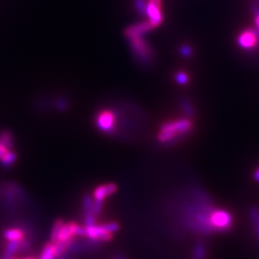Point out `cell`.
Wrapping results in <instances>:
<instances>
[{"label": "cell", "instance_id": "cell-1", "mask_svg": "<svg viewBox=\"0 0 259 259\" xmlns=\"http://www.w3.org/2000/svg\"><path fill=\"white\" fill-rule=\"evenodd\" d=\"M193 130L190 118H180L163 123L157 134V141L164 145L176 144L180 139L187 137Z\"/></svg>", "mask_w": 259, "mask_h": 259}, {"label": "cell", "instance_id": "cell-2", "mask_svg": "<svg viewBox=\"0 0 259 259\" xmlns=\"http://www.w3.org/2000/svg\"><path fill=\"white\" fill-rule=\"evenodd\" d=\"M130 42L133 56L141 66H150L155 60V51L152 46L143 39V36H132L127 38Z\"/></svg>", "mask_w": 259, "mask_h": 259}, {"label": "cell", "instance_id": "cell-3", "mask_svg": "<svg viewBox=\"0 0 259 259\" xmlns=\"http://www.w3.org/2000/svg\"><path fill=\"white\" fill-rule=\"evenodd\" d=\"M211 223L216 232L229 231L233 226V217L224 209L215 208L211 214Z\"/></svg>", "mask_w": 259, "mask_h": 259}, {"label": "cell", "instance_id": "cell-4", "mask_svg": "<svg viewBox=\"0 0 259 259\" xmlns=\"http://www.w3.org/2000/svg\"><path fill=\"white\" fill-rule=\"evenodd\" d=\"M116 115L115 112L109 109L101 110L96 117V125L98 129L107 134H112L115 132Z\"/></svg>", "mask_w": 259, "mask_h": 259}, {"label": "cell", "instance_id": "cell-5", "mask_svg": "<svg viewBox=\"0 0 259 259\" xmlns=\"http://www.w3.org/2000/svg\"><path fill=\"white\" fill-rule=\"evenodd\" d=\"M259 35V32L256 30H252V29L245 30L239 35L237 39V43L244 49H252L258 44Z\"/></svg>", "mask_w": 259, "mask_h": 259}, {"label": "cell", "instance_id": "cell-6", "mask_svg": "<svg viewBox=\"0 0 259 259\" xmlns=\"http://www.w3.org/2000/svg\"><path fill=\"white\" fill-rule=\"evenodd\" d=\"M153 28H154V26L150 23V21L137 23V24L129 26L124 31V35L126 38L132 37V36H144L146 33L150 32Z\"/></svg>", "mask_w": 259, "mask_h": 259}, {"label": "cell", "instance_id": "cell-7", "mask_svg": "<svg viewBox=\"0 0 259 259\" xmlns=\"http://www.w3.org/2000/svg\"><path fill=\"white\" fill-rule=\"evenodd\" d=\"M147 16L149 17L150 23L154 26V28L158 26L162 22V13L160 7L152 3L151 1L147 4Z\"/></svg>", "mask_w": 259, "mask_h": 259}, {"label": "cell", "instance_id": "cell-8", "mask_svg": "<svg viewBox=\"0 0 259 259\" xmlns=\"http://www.w3.org/2000/svg\"><path fill=\"white\" fill-rule=\"evenodd\" d=\"M117 190V186L114 183H107V184H103L98 186L95 190H94V199L97 201H102L103 202L104 199L107 198V196L115 193Z\"/></svg>", "mask_w": 259, "mask_h": 259}, {"label": "cell", "instance_id": "cell-9", "mask_svg": "<svg viewBox=\"0 0 259 259\" xmlns=\"http://www.w3.org/2000/svg\"><path fill=\"white\" fill-rule=\"evenodd\" d=\"M180 105H181V107H182L183 113L186 115L187 118L193 117L195 115V109H194L193 104L189 99H187L186 97L182 98Z\"/></svg>", "mask_w": 259, "mask_h": 259}, {"label": "cell", "instance_id": "cell-10", "mask_svg": "<svg viewBox=\"0 0 259 259\" xmlns=\"http://www.w3.org/2000/svg\"><path fill=\"white\" fill-rule=\"evenodd\" d=\"M74 223H71V224H67V225H63L62 229H61V231L60 233V236H59V241H61V242H64V241H67L69 239H71L72 235L73 234V228H74Z\"/></svg>", "mask_w": 259, "mask_h": 259}, {"label": "cell", "instance_id": "cell-11", "mask_svg": "<svg viewBox=\"0 0 259 259\" xmlns=\"http://www.w3.org/2000/svg\"><path fill=\"white\" fill-rule=\"evenodd\" d=\"M250 218L254 227L255 233L259 239V209L258 207H254L250 210Z\"/></svg>", "mask_w": 259, "mask_h": 259}, {"label": "cell", "instance_id": "cell-12", "mask_svg": "<svg viewBox=\"0 0 259 259\" xmlns=\"http://www.w3.org/2000/svg\"><path fill=\"white\" fill-rule=\"evenodd\" d=\"M4 236L9 241H20L23 237V232L17 229H12L5 230Z\"/></svg>", "mask_w": 259, "mask_h": 259}, {"label": "cell", "instance_id": "cell-13", "mask_svg": "<svg viewBox=\"0 0 259 259\" xmlns=\"http://www.w3.org/2000/svg\"><path fill=\"white\" fill-rule=\"evenodd\" d=\"M0 141H1V143H2L5 147H7L9 150H10V149L13 147V145H14V139H13V137H12L11 133H10V132H7V131L3 132V133L0 135Z\"/></svg>", "mask_w": 259, "mask_h": 259}, {"label": "cell", "instance_id": "cell-14", "mask_svg": "<svg viewBox=\"0 0 259 259\" xmlns=\"http://www.w3.org/2000/svg\"><path fill=\"white\" fill-rule=\"evenodd\" d=\"M207 257V248L204 244L198 243L194 248V258L196 259H205Z\"/></svg>", "mask_w": 259, "mask_h": 259}, {"label": "cell", "instance_id": "cell-15", "mask_svg": "<svg viewBox=\"0 0 259 259\" xmlns=\"http://www.w3.org/2000/svg\"><path fill=\"white\" fill-rule=\"evenodd\" d=\"M62 227H63V222L61 220H58L54 225V228L52 230L51 238L55 243L59 241V236H60V233L61 231Z\"/></svg>", "mask_w": 259, "mask_h": 259}, {"label": "cell", "instance_id": "cell-16", "mask_svg": "<svg viewBox=\"0 0 259 259\" xmlns=\"http://www.w3.org/2000/svg\"><path fill=\"white\" fill-rule=\"evenodd\" d=\"M15 159H16V155H15V154L14 152H12V151H9L6 155H4V156L0 159V161H1V164H2L3 166H5V167H9V166H11V165L15 161Z\"/></svg>", "mask_w": 259, "mask_h": 259}, {"label": "cell", "instance_id": "cell-17", "mask_svg": "<svg viewBox=\"0 0 259 259\" xmlns=\"http://www.w3.org/2000/svg\"><path fill=\"white\" fill-rule=\"evenodd\" d=\"M55 245L49 243L46 246L41 259H55Z\"/></svg>", "mask_w": 259, "mask_h": 259}, {"label": "cell", "instance_id": "cell-18", "mask_svg": "<svg viewBox=\"0 0 259 259\" xmlns=\"http://www.w3.org/2000/svg\"><path fill=\"white\" fill-rule=\"evenodd\" d=\"M147 2L145 0H135V8L137 9V13L143 16L147 15Z\"/></svg>", "mask_w": 259, "mask_h": 259}, {"label": "cell", "instance_id": "cell-19", "mask_svg": "<svg viewBox=\"0 0 259 259\" xmlns=\"http://www.w3.org/2000/svg\"><path fill=\"white\" fill-rule=\"evenodd\" d=\"M92 207H93V200L91 195H86L84 198V209L85 214L92 213Z\"/></svg>", "mask_w": 259, "mask_h": 259}, {"label": "cell", "instance_id": "cell-20", "mask_svg": "<svg viewBox=\"0 0 259 259\" xmlns=\"http://www.w3.org/2000/svg\"><path fill=\"white\" fill-rule=\"evenodd\" d=\"M85 226L86 228H91L95 226V218L93 213L85 214Z\"/></svg>", "mask_w": 259, "mask_h": 259}, {"label": "cell", "instance_id": "cell-21", "mask_svg": "<svg viewBox=\"0 0 259 259\" xmlns=\"http://www.w3.org/2000/svg\"><path fill=\"white\" fill-rule=\"evenodd\" d=\"M176 81L180 85H186L188 83V76L184 72H178L176 75Z\"/></svg>", "mask_w": 259, "mask_h": 259}, {"label": "cell", "instance_id": "cell-22", "mask_svg": "<svg viewBox=\"0 0 259 259\" xmlns=\"http://www.w3.org/2000/svg\"><path fill=\"white\" fill-rule=\"evenodd\" d=\"M180 53H181L183 57H185V58H189V57H191L192 54H193V49H192V47H191L190 46H188V45H183V46H182L181 48H180Z\"/></svg>", "mask_w": 259, "mask_h": 259}, {"label": "cell", "instance_id": "cell-23", "mask_svg": "<svg viewBox=\"0 0 259 259\" xmlns=\"http://www.w3.org/2000/svg\"><path fill=\"white\" fill-rule=\"evenodd\" d=\"M102 226H103L105 230L107 232H109V233L115 232V231H117L119 229V225L117 223H107V224H105Z\"/></svg>", "mask_w": 259, "mask_h": 259}, {"label": "cell", "instance_id": "cell-24", "mask_svg": "<svg viewBox=\"0 0 259 259\" xmlns=\"http://www.w3.org/2000/svg\"><path fill=\"white\" fill-rule=\"evenodd\" d=\"M73 234L78 236H87V229L75 224L73 228Z\"/></svg>", "mask_w": 259, "mask_h": 259}, {"label": "cell", "instance_id": "cell-25", "mask_svg": "<svg viewBox=\"0 0 259 259\" xmlns=\"http://www.w3.org/2000/svg\"><path fill=\"white\" fill-rule=\"evenodd\" d=\"M102 206H103V202L102 201H97L95 200L93 202V207H92V213L94 216H97L100 214L101 209H102Z\"/></svg>", "mask_w": 259, "mask_h": 259}, {"label": "cell", "instance_id": "cell-26", "mask_svg": "<svg viewBox=\"0 0 259 259\" xmlns=\"http://www.w3.org/2000/svg\"><path fill=\"white\" fill-rule=\"evenodd\" d=\"M56 107L59 110H64L68 107V101L65 98H60L56 102Z\"/></svg>", "mask_w": 259, "mask_h": 259}, {"label": "cell", "instance_id": "cell-27", "mask_svg": "<svg viewBox=\"0 0 259 259\" xmlns=\"http://www.w3.org/2000/svg\"><path fill=\"white\" fill-rule=\"evenodd\" d=\"M14 199H15V193L12 190H8L6 192V201L8 202V205H14Z\"/></svg>", "mask_w": 259, "mask_h": 259}, {"label": "cell", "instance_id": "cell-28", "mask_svg": "<svg viewBox=\"0 0 259 259\" xmlns=\"http://www.w3.org/2000/svg\"><path fill=\"white\" fill-rule=\"evenodd\" d=\"M8 152H9V149H8L7 147H5V146L1 143V141H0V159H1L4 155H6Z\"/></svg>", "mask_w": 259, "mask_h": 259}, {"label": "cell", "instance_id": "cell-29", "mask_svg": "<svg viewBox=\"0 0 259 259\" xmlns=\"http://www.w3.org/2000/svg\"><path fill=\"white\" fill-rule=\"evenodd\" d=\"M254 179H255V181L259 182V167L257 169V171L255 172V174H254Z\"/></svg>", "mask_w": 259, "mask_h": 259}, {"label": "cell", "instance_id": "cell-30", "mask_svg": "<svg viewBox=\"0 0 259 259\" xmlns=\"http://www.w3.org/2000/svg\"><path fill=\"white\" fill-rule=\"evenodd\" d=\"M152 3H154V4H155V5H157V6H161V0H150Z\"/></svg>", "mask_w": 259, "mask_h": 259}, {"label": "cell", "instance_id": "cell-31", "mask_svg": "<svg viewBox=\"0 0 259 259\" xmlns=\"http://www.w3.org/2000/svg\"><path fill=\"white\" fill-rule=\"evenodd\" d=\"M123 259L122 257H117V258H116V259Z\"/></svg>", "mask_w": 259, "mask_h": 259}, {"label": "cell", "instance_id": "cell-32", "mask_svg": "<svg viewBox=\"0 0 259 259\" xmlns=\"http://www.w3.org/2000/svg\"></svg>", "mask_w": 259, "mask_h": 259}]
</instances>
